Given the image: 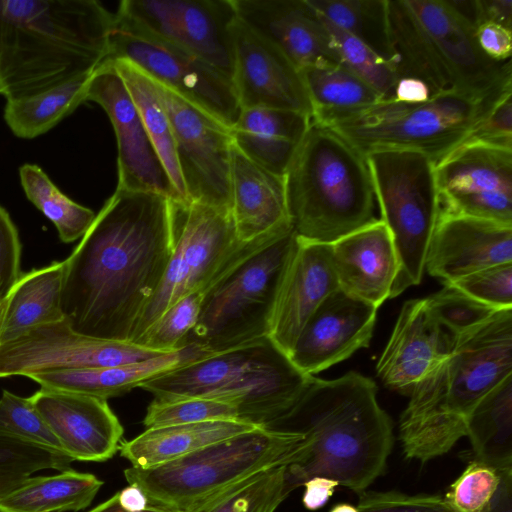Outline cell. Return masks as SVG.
I'll return each instance as SVG.
<instances>
[{"instance_id": "cell-37", "label": "cell", "mask_w": 512, "mask_h": 512, "mask_svg": "<svg viewBox=\"0 0 512 512\" xmlns=\"http://www.w3.org/2000/svg\"><path fill=\"white\" fill-rule=\"evenodd\" d=\"M307 3L331 23L394 65L388 0H307Z\"/></svg>"}, {"instance_id": "cell-45", "label": "cell", "mask_w": 512, "mask_h": 512, "mask_svg": "<svg viewBox=\"0 0 512 512\" xmlns=\"http://www.w3.org/2000/svg\"><path fill=\"white\" fill-rule=\"evenodd\" d=\"M502 471L472 459L443 496L453 512H486L501 483Z\"/></svg>"}, {"instance_id": "cell-19", "label": "cell", "mask_w": 512, "mask_h": 512, "mask_svg": "<svg viewBox=\"0 0 512 512\" xmlns=\"http://www.w3.org/2000/svg\"><path fill=\"white\" fill-rule=\"evenodd\" d=\"M232 58V84L241 109L290 110L312 119L300 70L238 17L232 26Z\"/></svg>"}, {"instance_id": "cell-34", "label": "cell", "mask_w": 512, "mask_h": 512, "mask_svg": "<svg viewBox=\"0 0 512 512\" xmlns=\"http://www.w3.org/2000/svg\"><path fill=\"white\" fill-rule=\"evenodd\" d=\"M300 73L312 121L322 125L382 100L371 86L340 63L307 66Z\"/></svg>"}, {"instance_id": "cell-61", "label": "cell", "mask_w": 512, "mask_h": 512, "mask_svg": "<svg viewBox=\"0 0 512 512\" xmlns=\"http://www.w3.org/2000/svg\"><path fill=\"white\" fill-rule=\"evenodd\" d=\"M3 92H4V89H3V84H2L1 77H0V94L3 95Z\"/></svg>"}, {"instance_id": "cell-8", "label": "cell", "mask_w": 512, "mask_h": 512, "mask_svg": "<svg viewBox=\"0 0 512 512\" xmlns=\"http://www.w3.org/2000/svg\"><path fill=\"white\" fill-rule=\"evenodd\" d=\"M296 243L289 232L251 242L206 289L182 346L218 353L268 337L276 295Z\"/></svg>"}, {"instance_id": "cell-9", "label": "cell", "mask_w": 512, "mask_h": 512, "mask_svg": "<svg viewBox=\"0 0 512 512\" xmlns=\"http://www.w3.org/2000/svg\"><path fill=\"white\" fill-rule=\"evenodd\" d=\"M510 90L485 98L444 92L421 103L381 100L324 126L365 156L377 150H412L428 156L436 166L463 143Z\"/></svg>"}, {"instance_id": "cell-20", "label": "cell", "mask_w": 512, "mask_h": 512, "mask_svg": "<svg viewBox=\"0 0 512 512\" xmlns=\"http://www.w3.org/2000/svg\"><path fill=\"white\" fill-rule=\"evenodd\" d=\"M377 309L338 288L308 319L290 360L301 372L313 376L349 358L369 346Z\"/></svg>"}, {"instance_id": "cell-6", "label": "cell", "mask_w": 512, "mask_h": 512, "mask_svg": "<svg viewBox=\"0 0 512 512\" xmlns=\"http://www.w3.org/2000/svg\"><path fill=\"white\" fill-rule=\"evenodd\" d=\"M312 377L265 337L168 371L139 388L159 400L229 401L238 407L240 421L272 428L292 410Z\"/></svg>"}, {"instance_id": "cell-7", "label": "cell", "mask_w": 512, "mask_h": 512, "mask_svg": "<svg viewBox=\"0 0 512 512\" xmlns=\"http://www.w3.org/2000/svg\"><path fill=\"white\" fill-rule=\"evenodd\" d=\"M308 446L301 432L257 427L158 466H131L124 476L149 506L189 512L262 471L300 461Z\"/></svg>"}, {"instance_id": "cell-52", "label": "cell", "mask_w": 512, "mask_h": 512, "mask_svg": "<svg viewBox=\"0 0 512 512\" xmlns=\"http://www.w3.org/2000/svg\"><path fill=\"white\" fill-rule=\"evenodd\" d=\"M303 486V505L308 510H317L328 502L339 483L327 477L316 476L307 480Z\"/></svg>"}, {"instance_id": "cell-44", "label": "cell", "mask_w": 512, "mask_h": 512, "mask_svg": "<svg viewBox=\"0 0 512 512\" xmlns=\"http://www.w3.org/2000/svg\"><path fill=\"white\" fill-rule=\"evenodd\" d=\"M425 301L432 317L453 337L478 327L499 311L447 284Z\"/></svg>"}, {"instance_id": "cell-13", "label": "cell", "mask_w": 512, "mask_h": 512, "mask_svg": "<svg viewBox=\"0 0 512 512\" xmlns=\"http://www.w3.org/2000/svg\"><path fill=\"white\" fill-rule=\"evenodd\" d=\"M446 92L485 98L512 88L511 60L490 59L445 0H406Z\"/></svg>"}, {"instance_id": "cell-58", "label": "cell", "mask_w": 512, "mask_h": 512, "mask_svg": "<svg viewBox=\"0 0 512 512\" xmlns=\"http://www.w3.org/2000/svg\"><path fill=\"white\" fill-rule=\"evenodd\" d=\"M28 477L25 474H0V498L20 486Z\"/></svg>"}, {"instance_id": "cell-33", "label": "cell", "mask_w": 512, "mask_h": 512, "mask_svg": "<svg viewBox=\"0 0 512 512\" xmlns=\"http://www.w3.org/2000/svg\"><path fill=\"white\" fill-rule=\"evenodd\" d=\"M473 459L498 471L512 470V375L502 380L466 419Z\"/></svg>"}, {"instance_id": "cell-59", "label": "cell", "mask_w": 512, "mask_h": 512, "mask_svg": "<svg viewBox=\"0 0 512 512\" xmlns=\"http://www.w3.org/2000/svg\"><path fill=\"white\" fill-rule=\"evenodd\" d=\"M329 512H359L356 506L349 503H338Z\"/></svg>"}, {"instance_id": "cell-24", "label": "cell", "mask_w": 512, "mask_h": 512, "mask_svg": "<svg viewBox=\"0 0 512 512\" xmlns=\"http://www.w3.org/2000/svg\"><path fill=\"white\" fill-rule=\"evenodd\" d=\"M453 336L430 314L425 298L406 301L376 366L390 389L410 395L450 353Z\"/></svg>"}, {"instance_id": "cell-2", "label": "cell", "mask_w": 512, "mask_h": 512, "mask_svg": "<svg viewBox=\"0 0 512 512\" xmlns=\"http://www.w3.org/2000/svg\"><path fill=\"white\" fill-rule=\"evenodd\" d=\"M272 428L301 432L309 442L303 458L286 468L289 493L320 476L360 494L384 473L394 441L377 386L352 371L332 380L313 376L292 410Z\"/></svg>"}, {"instance_id": "cell-15", "label": "cell", "mask_w": 512, "mask_h": 512, "mask_svg": "<svg viewBox=\"0 0 512 512\" xmlns=\"http://www.w3.org/2000/svg\"><path fill=\"white\" fill-rule=\"evenodd\" d=\"M210 64L232 81L233 0H123L116 12Z\"/></svg>"}, {"instance_id": "cell-22", "label": "cell", "mask_w": 512, "mask_h": 512, "mask_svg": "<svg viewBox=\"0 0 512 512\" xmlns=\"http://www.w3.org/2000/svg\"><path fill=\"white\" fill-rule=\"evenodd\" d=\"M338 288L330 244L296 236L276 295L268 337L289 356L308 319Z\"/></svg>"}, {"instance_id": "cell-56", "label": "cell", "mask_w": 512, "mask_h": 512, "mask_svg": "<svg viewBox=\"0 0 512 512\" xmlns=\"http://www.w3.org/2000/svg\"><path fill=\"white\" fill-rule=\"evenodd\" d=\"M117 493L120 506L128 512H140L149 506L146 495L136 485L129 484Z\"/></svg>"}, {"instance_id": "cell-11", "label": "cell", "mask_w": 512, "mask_h": 512, "mask_svg": "<svg viewBox=\"0 0 512 512\" xmlns=\"http://www.w3.org/2000/svg\"><path fill=\"white\" fill-rule=\"evenodd\" d=\"M250 243L238 240L231 211L196 202L178 204L174 250L158 288L132 332L130 342L135 343L181 298L205 290Z\"/></svg>"}, {"instance_id": "cell-60", "label": "cell", "mask_w": 512, "mask_h": 512, "mask_svg": "<svg viewBox=\"0 0 512 512\" xmlns=\"http://www.w3.org/2000/svg\"><path fill=\"white\" fill-rule=\"evenodd\" d=\"M7 299H8V297L5 300L0 302V329H1L2 321H3L5 310H6Z\"/></svg>"}, {"instance_id": "cell-35", "label": "cell", "mask_w": 512, "mask_h": 512, "mask_svg": "<svg viewBox=\"0 0 512 512\" xmlns=\"http://www.w3.org/2000/svg\"><path fill=\"white\" fill-rule=\"evenodd\" d=\"M107 60L113 63L125 83L181 204H187L188 199L177 161L172 127L157 83L128 60Z\"/></svg>"}, {"instance_id": "cell-41", "label": "cell", "mask_w": 512, "mask_h": 512, "mask_svg": "<svg viewBox=\"0 0 512 512\" xmlns=\"http://www.w3.org/2000/svg\"><path fill=\"white\" fill-rule=\"evenodd\" d=\"M217 420L240 421L238 407L229 401L205 397L154 399L147 407L143 424L153 428Z\"/></svg>"}, {"instance_id": "cell-57", "label": "cell", "mask_w": 512, "mask_h": 512, "mask_svg": "<svg viewBox=\"0 0 512 512\" xmlns=\"http://www.w3.org/2000/svg\"><path fill=\"white\" fill-rule=\"evenodd\" d=\"M88 512H128L124 510L118 501V493L114 494L111 498L108 500L102 502L101 504L97 505L93 509H91ZM140 512H176L160 507H154V506H148L145 510Z\"/></svg>"}, {"instance_id": "cell-54", "label": "cell", "mask_w": 512, "mask_h": 512, "mask_svg": "<svg viewBox=\"0 0 512 512\" xmlns=\"http://www.w3.org/2000/svg\"><path fill=\"white\" fill-rule=\"evenodd\" d=\"M432 97L427 84L412 77L398 78L394 89V100L404 103H421Z\"/></svg>"}, {"instance_id": "cell-47", "label": "cell", "mask_w": 512, "mask_h": 512, "mask_svg": "<svg viewBox=\"0 0 512 512\" xmlns=\"http://www.w3.org/2000/svg\"><path fill=\"white\" fill-rule=\"evenodd\" d=\"M74 460L68 455L46 450L0 434V474H25L54 469L63 471Z\"/></svg>"}, {"instance_id": "cell-40", "label": "cell", "mask_w": 512, "mask_h": 512, "mask_svg": "<svg viewBox=\"0 0 512 512\" xmlns=\"http://www.w3.org/2000/svg\"><path fill=\"white\" fill-rule=\"evenodd\" d=\"M317 15L329 35L339 63L371 86L381 96L382 100H393L394 89L398 80L395 66L365 43L331 23L324 16L319 13Z\"/></svg>"}, {"instance_id": "cell-43", "label": "cell", "mask_w": 512, "mask_h": 512, "mask_svg": "<svg viewBox=\"0 0 512 512\" xmlns=\"http://www.w3.org/2000/svg\"><path fill=\"white\" fill-rule=\"evenodd\" d=\"M205 290L193 292L169 307L135 342L149 350L171 353L182 346L197 323Z\"/></svg>"}, {"instance_id": "cell-39", "label": "cell", "mask_w": 512, "mask_h": 512, "mask_svg": "<svg viewBox=\"0 0 512 512\" xmlns=\"http://www.w3.org/2000/svg\"><path fill=\"white\" fill-rule=\"evenodd\" d=\"M286 465L276 466L245 479L189 512H274L290 494Z\"/></svg>"}, {"instance_id": "cell-3", "label": "cell", "mask_w": 512, "mask_h": 512, "mask_svg": "<svg viewBox=\"0 0 512 512\" xmlns=\"http://www.w3.org/2000/svg\"><path fill=\"white\" fill-rule=\"evenodd\" d=\"M113 14L95 0H0L7 101L93 72L108 56Z\"/></svg>"}, {"instance_id": "cell-25", "label": "cell", "mask_w": 512, "mask_h": 512, "mask_svg": "<svg viewBox=\"0 0 512 512\" xmlns=\"http://www.w3.org/2000/svg\"><path fill=\"white\" fill-rule=\"evenodd\" d=\"M237 17L274 44L300 70L339 63L329 35L307 0H233Z\"/></svg>"}, {"instance_id": "cell-31", "label": "cell", "mask_w": 512, "mask_h": 512, "mask_svg": "<svg viewBox=\"0 0 512 512\" xmlns=\"http://www.w3.org/2000/svg\"><path fill=\"white\" fill-rule=\"evenodd\" d=\"M63 261L22 273L8 299L0 329V344L30 330L65 319L62 310Z\"/></svg>"}, {"instance_id": "cell-26", "label": "cell", "mask_w": 512, "mask_h": 512, "mask_svg": "<svg viewBox=\"0 0 512 512\" xmlns=\"http://www.w3.org/2000/svg\"><path fill=\"white\" fill-rule=\"evenodd\" d=\"M231 216L237 238L250 243L293 229L285 176L272 173L231 147Z\"/></svg>"}, {"instance_id": "cell-50", "label": "cell", "mask_w": 512, "mask_h": 512, "mask_svg": "<svg viewBox=\"0 0 512 512\" xmlns=\"http://www.w3.org/2000/svg\"><path fill=\"white\" fill-rule=\"evenodd\" d=\"M21 252L17 227L0 205V302L9 296L22 274Z\"/></svg>"}, {"instance_id": "cell-21", "label": "cell", "mask_w": 512, "mask_h": 512, "mask_svg": "<svg viewBox=\"0 0 512 512\" xmlns=\"http://www.w3.org/2000/svg\"><path fill=\"white\" fill-rule=\"evenodd\" d=\"M29 398L74 461L103 462L118 451L124 429L107 400L45 388Z\"/></svg>"}, {"instance_id": "cell-32", "label": "cell", "mask_w": 512, "mask_h": 512, "mask_svg": "<svg viewBox=\"0 0 512 512\" xmlns=\"http://www.w3.org/2000/svg\"><path fill=\"white\" fill-rule=\"evenodd\" d=\"M103 482L68 468L51 476H29L0 498V512H77L87 508Z\"/></svg>"}, {"instance_id": "cell-17", "label": "cell", "mask_w": 512, "mask_h": 512, "mask_svg": "<svg viewBox=\"0 0 512 512\" xmlns=\"http://www.w3.org/2000/svg\"><path fill=\"white\" fill-rule=\"evenodd\" d=\"M162 354L128 341L77 333L64 319L0 344V378L118 366Z\"/></svg>"}, {"instance_id": "cell-27", "label": "cell", "mask_w": 512, "mask_h": 512, "mask_svg": "<svg viewBox=\"0 0 512 512\" xmlns=\"http://www.w3.org/2000/svg\"><path fill=\"white\" fill-rule=\"evenodd\" d=\"M330 249L341 290L376 308L390 298L398 258L381 219L330 244Z\"/></svg>"}, {"instance_id": "cell-23", "label": "cell", "mask_w": 512, "mask_h": 512, "mask_svg": "<svg viewBox=\"0 0 512 512\" xmlns=\"http://www.w3.org/2000/svg\"><path fill=\"white\" fill-rule=\"evenodd\" d=\"M512 262V225L439 213L425 270L450 282L489 266Z\"/></svg>"}, {"instance_id": "cell-10", "label": "cell", "mask_w": 512, "mask_h": 512, "mask_svg": "<svg viewBox=\"0 0 512 512\" xmlns=\"http://www.w3.org/2000/svg\"><path fill=\"white\" fill-rule=\"evenodd\" d=\"M381 220L398 258L390 298L421 282L439 216L435 163L412 150L385 149L366 155Z\"/></svg>"}, {"instance_id": "cell-4", "label": "cell", "mask_w": 512, "mask_h": 512, "mask_svg": "<svg viewBox=\"0 0 512 512\" xmlns=\"http://www.w3.org/2000/svg\"><path fill=\"white\" fill-rule=\"evenodd\" d=\"M512 375V309L453 337L448 356L409 395L399 434L406 458L426 462L466 436L476 404Z\"/></svg>"}, {"instance_id": "cell-51", "label": "cell", "mask_w": 512, "mask_h": 512, "mask_svg": "<svg viewBox=\"0 0 512 512\" xmlns=\"http://www.w3.org/2000/svg\"><path fill=\"white\" fill-rule=\"evenodd\" d=\"M482 52L494 61L511 60L512 31L494 23H483L476 31Z\"/></svg>"}, {"instance_id": "cell-18", "label": "cell", "mask_w": 512, "mask_h": 512, "mask_svg": "<svg viewBox=\"0 0 512 512\" xmlns=\"http://www.w3.org/2000/svg\"><path fill=\"white\" fill-rule=\"evenodd\" d=\"M86 101L99 104L113 126L118 149L117 188L154 192L181 204L135 103L110 60L94 70Z\"/></svg>"}, {"instance_id": "cell-28", "label": "cell", "mask_w": 512, "mask_h": 512, "mask_svg": "<svg viewBox=\"0 0 512 512\" xmlns=\"http://www.w3.org/2000/svg\"><path fill=\"white\" fill-rule=\"evenodd\" d=\"M211 354L213 353L198 345L188 344L174 352L135 363L40 373L28 378L39 384L41 388L108 400L124 395L152 378Z\"/></svg>"}, {"instance_id": "cell-30", "label": "cell", "mask_w": 512, "mask_h": 512, "mask_svg": "<svg viewBox=\"0 0 512 512\" xmlns=\"http://www.w3.org/2000/svg\"><path fill=\"white\" fill-rule=\"evenodd\" d=\"M257 427L242 421L217 420L146 428L137 437L122 441L118 451L133 467L150 468Z\"/></svg>"}, {"instance_id": "cell-46", "label": "cell", "mask_w": 512, "mask_h": 512, "mask_svg": "<svg viewBox=\"0 0 512 512\" xmlns=\"http://www.w3.org/2000/svg\"><path fill=\"white\" fill-rule=\"evenodd\" d=\"M443 284L496 310L512 309V262L489 266Z\"/></svg>"}, {"instance_id": "cell-29", "label": "cell", "mask_w": 512, "mask_h": 512, "mask_svg": "<svg viewBox=\"0 0 512 512\" xmlns=\"http://www.w3.org/2000/svg\"><path fill=\"white\" fill-rule=\"evenodd\" d=\"M307 114L272 108L241 109L230 128L233 144L266 170L285 176L310 124Z\"/></svg>"}, {"instance_id": "cell-5", "label": "cell", "mask_w": 512, "mask_h": 512, "mask_svg": "<svg viewBox=\"0 0 512 512\" xmlns=\"http://www.w3.org/2000/svg\"><path fill=\"white\" fill-rule=\"evenodd\" d=\"M285 183L292 227L302 240L332 244L380 219L366 156L314 121L287 169Z\"/></svg>"}, {"instance_id": "cell-53", "label": "cell", "mask_w": 512, "mask_h": 512, "mask_svg": "<svg viewBox=\"0 0 512 512\" xmlns=\"http://www.w3.org/2000/svg\"><path fill=\"white\" fill-rule=\"evenodd\" d=\"M480 25L494 23L512 31L511 0H478Z\"/></svg>"}, {"instance_id": "cell-49", "label": "cell", "mask_w": 512, "mask_h": 512, "mask_svg": "<svg viewBox=\"0 0 512 512\" xmlns=\"http://www.w3.org/2000/svg\"><path fill=\"white\" fill-rule=\"evenodd\" d=\"M464 143H480L512 150V91L504 93L469 133Z\"/></svg>"}, {"instance_id": "cell-16", "label": "cell", "mask_w": 512, "mask_h": 512, "mask_svg": "<svg viewBox=\"0 0 512 512\" xmlns=\"http://www.w3.org/2000/svg\"><path fill=\"white\" fill-rule=\"evenodd\" d=\"M439 213L512 225V150L464 143L435 166Z\"/></svg>"}, {"instance_id": "cell-42", "label": "cell", "mask_w": 512, "mask_h": 512, "mask_svg": "<svg viewBox=\"0 0 512 512\" xmlns=\"http://www.w3.org/2000/svg\"><path fill=\"white\" fill-rule=\"evenodd\" d=\"M0 434L66 454L30 398L21 397L8 390H3L0 397Z\"/></svg>"}, {"instance_id": "cell-12", "label": "cell", "mask_w": 512, "mask_h": 512, "mask_svg": "<svg viewBox=\"0 0 512 512\" xmlns=\"http://www.w3.org/2000/svg\"><path fill=\"white\" fill-rule=\"evenodd\" d=\"M106 59H125L227 127L241 108L231 79L201 58L113 14ZM105 59V60H106Z\"/></svg>"}, {"instance_id": "cell-14", "label": "cell", "mask_w": 512, "mask_h": 512, "mask_svg": "<svg viewBox=\"0 0 512 512\" xmlns=\"http://www.w3.org/2000/svg\"><path fill=\"white\" fill-rule=\"evenodd\" d=\"M157 86L171 123L188 203L231 211L230 128L168 88Z\"/></svg>"}, {"instance_id": "cell-38", "label": "cell", "mask_w": 512, "mask_h": 512, "mask_svg": "<svg viewBox=\"0 0 512 512\" xmlns=\"http://www.w3.org/2000/svg\"><path fill=\"white\" fill-rule=\"evenodd\" d=\"M19 178L27 199L53 223L62 242L83 237L96 216L91 209L67 197L35 164L22 165Z\"/></svg>"}, {"instance_id": "cell-48", "label": "cell", "mask_w": 512, "mask_h": 512, "mask_svg": "<svg viewBox=\"0 0 512 512\" xmlns=\"http://www.w3.org/2000/svg\"><path fill=\"white\" fill-rule=\"evenodd\" d=\"M359 512H453L439 495H408L397 491H363Z\"/></svg>"}, {"instance_id": "cell-36", "label": "cell", "mask_w": 512, "mask_h": 512, "mask_svg": "<svg viewBox=\"0 0 512 512\" xmlns=\"http://www.w3.org/2000/svg\"><path fill=\"white\" fill-rule=\"evenodd\" d=\"M93 72L34 96L7 101L4 108L7 126L15 136L22 139H33L45 134L86 102V92Z\"/></svg>"}, {"instance_id": "cell-55", "label": "cell", "mask_w": 512, "mask_h": 512, "mask_svg": "<svg viewBox=\"0 0 512 512\" xmlns=\"http://www.w3.org/2000/svg\"><path fill=\"white\" fill-rule=\"evenodd\" d=\"M486 512H512V470L502 471L500 486Z\"/></svg>"}, {"instance_id": "cell-1", "label": "cell", "mask_w": 512, "mask_h": 512, "mask_svg": "<svg viewBox=\"0 0 512 512\" xmlns=\"http://www.w3.org/2000/svg\"><path fill=\"white\" fill-rule=\"evenodd\" d=\"M178 203L116 188L63 260L62 310L77 333L130 342L174 250Z\"/></svg>"}]
</instances>
